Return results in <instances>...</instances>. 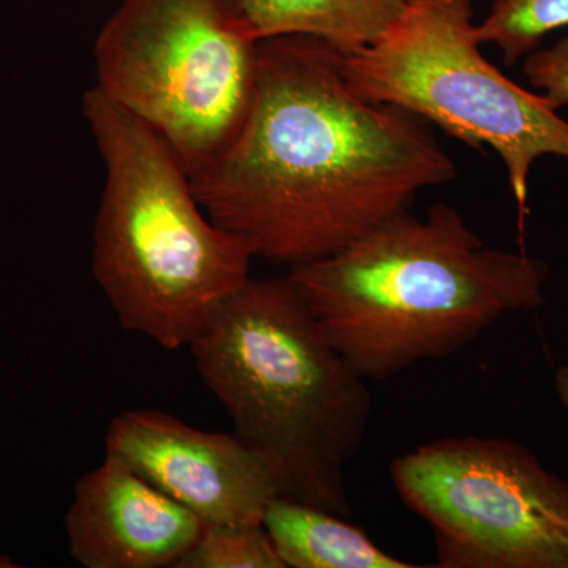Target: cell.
Wrapping results in <instances>:
<instances>
[{"instance_id":"cell-1","label":"cell","mask_w":568,"mask_h":568,"mask_svg":"<svg viewBox=\"0 0 568 568\" xmlns=\"http://www.w3.org/2000/svg\"><path fill=\"white\" fill-rule=\"evenodd\" d=\"M455 178L424 119L357 95L342 54L301 36L260 41L244 121L190 174L212 222L290 267L339 252Z\"/></svg>"},{"instance_id":"cell-2","label":"cell","mask_w":568,"mask_h":568,"mask_svg":"<svg viewBox=\"0 0 568 568\" xmlns=\"http://www.w3.org/2000/svg\"><path fill=\"white\" fill-rule=\"evenodd\" d=\"M286 276L358 375L383 381L458 353L507 313L540 308L548 265L488 248L457 209L436 204Z\"/></svg>"},{"instance_id":"cell-3","label":"cell","mask_w":568,"mask_h":568,"mask_svg":"<svg viewBox=\"0 0 568 568\" xmlns=\"http://www.w3.org/2000/svg\"><path fill=\"white\" fill-rule=\"evenodd\" d=\"M190 347L278 497L349 517L346 473L368 432L372 392L293 282L250 278Z\"/></svg>"},{"instance_id":"cell-4","label":"cell","mask_w":568,"mask_h":568,"mask_svg":"<svg viewBox=\"0 0 568 568\" xmlns=\"http://www.w3.org/2000/svg\"><path fill=\"white\" fill-rule=\"evenodd\" d=\"M106 171L93 276L125 331L190 346L252 276L254 254L201 207L189 171L152 126L99 88L84 95Z\"/></svg>"},{"instance_id":"cell-5","label":"cell","mask_w":568,"mask_h":568,"mask_svg":"<svg viewBox=\"0 0 568 568\" xmlns=\"http://www.w3.org/2000/svg\"><path fill=\"white\" fill-rule=\"evenodd\" d=\"M476 29L473 0H410L379 40L342 54V69L365 100L403 108L469 148L495 149L523 220L534 163L568 159V122L484 58Z\"/></svg>"},{"instance_id":"cell-6","label":"cell","mask_w":568,"mask_h":568,"mask_svg":"<svg viewBox=\"0 0 568 568\" xmlns=\"http://www.w3.org/2000/svg\"><path fill=\"white\" fill-rule=\"evenodd\" d=\"M257 47L237 0H122L97 37V88L152 126L190 175L244 121Z\"/></svg>"},{"instance_id":"cell-7","label":"cell","mask_w":568,"mask_h":568,"mask_svg":"<svg viewBox=\"0 0 568 568\" xmlns=\"http://www.w3.org/2000/svg\"><path fill=\"white\" fill-rule=\"evenodd\" d=\"M439 568H568V477L504 437H443L392 463Z\"/></svg>"},{"instance_id":"cell-8","label":"cell","mask_w":568,"mask_h":568,"mask_svg":"<svg viewBox=\"0 0 568 568\" xmlns=\"http://www.w3.org/2000/svg\"><path fill=\"white\" fill-rule=\"evenodd\" d=\"M106 454L189 508L205 526H263L278 488L268 467L230 433L204 432L151 409L111 422Z\"/></svg>"},{"instance_id":"cell-9","label":"cell","mask_w":568,"mask_h":568,"mask_svg":"<svg viewBox=\"0 0 568 568\" xmlns=\"http://www.w3.org/2000/svg\"><path fill=\"white\" fill-rule=\"evenodd\" d=\"M204 525L115 455L74 487L71 558L85 568L178 567Z\"/></svg>"},{"instance_id":"cell-10","label":"cell","mask_w":568,"mask_h":568,"mask_svg":"<svg viewBox=\"0 0 568 568\" xmlns=\"http://www.w3.org/2000/svg\"><path fill=\"white\" fill-rule=\"evenodd\" d=\"M257 40L312 37L347 55L379 40L410 0H237Z\"/></svg>"},{"instance_id":"cell-11","label":"cell","mask_w":568,"mask_h":568,"mask_svg":"<svg viewBox=\"0 0 568 568\" xmlns=\"http://www.w3.org/2000/svg\"><path fill=\"white\" fill-rule=\"evenodd\" d=\"M263 528L286 568L420 567L388 555L345 517L284 497L268 504Z\"/></svg>"},{"instance_id":"cell-12","label":"cell","mask_w":568,"mask_h":568,"mask_svg":"<svg viewBox=\"0 0 568 568\" xmlns=\"http://www.w3.org/2000/svg\"><path fill=\"white\" fill-rule=\"evenodd\" d=\"M568 28V0H493L477 39L496 44L507 65L526 58L548 33Z\"/></svg>"},{"instance_id":"cell-13","label":"cell","mask_w":568,"mask_h":568,"mask_svg":"<svg viewBox=\"0 0 568 568\" xmlns=\"http://www.w3.org/2000/svg\"><path fill=\"white\" fill-rule=\"evenodd\" d=\"M175 568H286L263 526H205Z\"/></svg>"},{"instance_id":"cell-14","label":"cell","mask_w":568,"mask_h":568,"mask_svg":"<svg viewBox=\"0 0 568 568\" xmlns=\"http://www.w3.org/2000/svg\"><path fill=\"white\" fill-rule=\"evenodd\" d=\"M526 78L556 110L568 104V36L555 47L534 50L525 59Z\"/></svg>"},{"instance_id":"cell-15","label":"cell","mask_w":568,"mask_h":568,"mask_svg":"<svg viewBox=\"0 0 568 568\" xmlns=\"http://www.w3.org/2000/svg\"><path fill=\"white\" fill-rule=\"evenodd\" d=\"M555 390L560 405L568 409V365L560 366L555 375Z\"/></svg>"}]
</instances>
